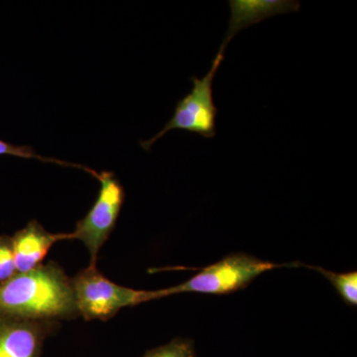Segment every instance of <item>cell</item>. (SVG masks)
Instances as JSON below:
<instances>
[{
  "instance_id": "obj_1",
  "label": "cell",
  "mask_w": 357,
  "mask_h": 357,
  "mask_svg": "<svg viewBox=\"0 0 357 357\" xmlns=\"http://www.w3.org/2000/svg\"><path fill=\"white\" fill-rule=\"evenodd\" d=\"M0 314L56 323L77 318L72 278L55 262L16 274L0 285Z\"/></svg>"
},
{
  "instance_id": "obj_2",
  "label": "cell",
  "mask_w": 357,
  "mask_h": 357,
  "mask_svg": "<svg viewBox=\"0 0 357 357\" xmlns=\"http://www.w3.org/2000/svg\"><path fill=\"white\" fill-rule=\"evenodd\" d=\"M282 266L283 265L263 261L245 253H234L204 268L199 273L180 285L161 290L145 291V302L181 293L223 295L236 292L248 286L260 274Z\"/></svg>"
},
{
  "instance_id": "obj_3",
  "label": "cell",
  "mask_w": 357,
  "mask_h": 357,
  "mask_svg": "<svg viewBox=\"0 0 357 357\" xmlns=\"http://www.w3.org/2000/svg\"><path fill=\"white\" fill-rule=\"evenodd\" d=\"M223 60L225 49L220 47L208 74L203 79L191 77V91L178 100L172 119L167 122L165 128L151 139L140 142L143 149L150 150L157 140L175 129L199 134L204 138L215 137L217 134L218 109L213 100V84Z\"/></svg>"
},
{
  "instance_id": "obj_4",
  "label": "cell",
  "mask_w": 357,
  "mask_h": 357,
  "mask_svg": "<svg viewBox=\"0 0 357 357\" xmlns=\"http://www.w3.org/2000/svg\"><path fill=\"white\" fill-rule=\"evenodd\" d=\"M79 316L86 321H107L121 309L144 302L145 291L123 287L103 276L98 267H88L72 278Z\"/></svg>"
},
{
  "instance_id": "obj_5",
  "label": "cell",
  "mask_w": 357,
  "mask_h": 357,
  "mask_svg": "<svg viewBox=\"0 0 357 357\" xmlns=\"http://www.w3.org/2000/svg\"><path fill=\"white\" fill-rule=\"evenodd\" d=\"M100 183V192L86 217L77 222L69 239H77L86 245L89 253V267H96L98 253L107 243L119 220L126 192L114 173L103 171L95 176Z\"/></svg>"
},
{
  "instance_id": "obj_6",
  "label": "cell",
  "mask_w": 357,
  "mask_h": 357,
  "mask_svg": "<svg viewBox=\"0 0 357 357\" xmlns=\"http://www.w3.org/2000/svg\"><path fill=\"white\" fill-rule=\"evenodd\" d=\"M55 323L0 314V357H41L45 338Z\"/></svg>"
},
{
  "instance_id": "obj_7",
  "label": "cell",
  "mask_w": 357,
  "mask_h": 357,
  "mask_svg": "<svg viewBox=\"0 0 357 357\" xmlns=\"http://www.w3.org/2000/svg\"><path fill=\"white\" fill-rule=\"evenodd\" d=\"M65 239H69L68 234H51L37 220H31L11 237L18 273L38 267L52 246Z\"/></svg>"
},
{
  "instance_id": "obj_8",
  "label": "cell",
  "mask_w": 357,
  "mask_h": 357,
  "mask_svg": "<svg viewBox=\"0 0 357 357\" xmlns=\"http://www.w3.org/2000/svg\"><path fill=\"white\" fill-rule=\"evenodd\" d=\"M229 3L231 17L225 41L220 46L223 49L232 37L249 26L278 14L295 13L300 8L299 2L287 0H230Z\"/></svg>"
},
{
  "instance_id": "obj_9",
  "label": "cell",
  "mask_w": 357,
  "mask_h": 357,
  "mask_svg": "<svg viewBox=\"0 0 357 357\" xmlns=\"http://www.w3.org/2000/svg\"><path fill=\"white\" fill-rule=\"evenodd\" d=\"M326 277L333 287L342 296V299L351 306L357 305V273L356 271L349 273H335L321 267H312Z\"/></svg>"
},
{
  "instance_id": "obj_10",
  "label": "cell",
  "mask_w": 357,
  "mask_h": 357,
  "mask_svg": "<svg viewBox=\"0 0 357 357\" xmlns=\"http://www.w3.org/2000/svg\"><path fill=\"white\" fill-rule=\"evenodd\" d=\"M4 155L17 157V158L36 159L39 160V161L46 162V163L58 164V165L65 167H76V168L84 169V170H86V172L89 174L91 173V169L79 165V164H72L69 163V162L61 161V160L59 159L42 157L41 155L36 153L31 146H26V145L17 146V145L11 144V143L6 142V141L0 139V156H4Z\"/></svg>"
},
{
  "instance_id": "obj_11",
  "label": "cell",
  "mask_w": 357,
  "mask_h": 357,
  "mask_svg": "<svg viewBox=\"0 0 357 357\" xmlns=\"http://www.w3.org/2000/svg\"><path fill=\"white\" fill-rule=\"evenodd\" d=\"M143 357H197L192 340L175 338L165 345L147 351Z\"/></svg>"
},
{
  "instance_id": "obj_12",
  "label": "cell",
  "mask_w": 357,
  "mask_h": 357,
  "mask_svg": "<svg viewBox=\"0 0 357 357\" xmlns=\"http://www.w3.org/2000/svg\"><path fill=\"white\" fill-rule=\"evenodd\" d=\"M18 273L11 237L0 236V285Z\"/></svg>"
}]
</instances>
